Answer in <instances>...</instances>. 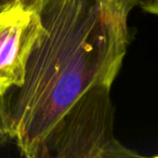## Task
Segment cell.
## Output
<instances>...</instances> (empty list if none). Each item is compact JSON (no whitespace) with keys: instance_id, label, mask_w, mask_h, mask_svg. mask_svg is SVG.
<instances>
[{"instance_id":"6da1fadb","label":"cell","mask_w":158,"mask_h":158,"mask_svg":"<svg viewBox=\"0 0 158 158\" xmlns=\"http://www.w3.org/2000/svg\"><path fill=\"white\" fill-rule=\"evenodd\" d=\"M39 15L24 81L7 98L11 142L27 158L139 157L115 138L110 99L127 23L100 0H42Z\"/></svg>"},{"instance_id":"7a4b0ae2","label":"cell","mask_w":158,"mask_h":158,"mask_svg":"<svg viewBox=\"0 0 158 158\" xmlns=\"http://www.w3.org/2000/svg\"><path fill=\"white\" fill-rule=\"evenodd\" d=\"M39 12L14 1L0 10V100L24 81L27 61L41 31Z\"/></svg>"},{"instance_id":"3957f363","label":"cell","mask_w":158,"mask_h":158,"mask_svg":"<svg viewBox=\"0 0 158 158\" xmlns=\"http://www.w3.org/2000/svg\"><path fill=\"white\" fill-rule=\"evenodd\" d=\"M101 5L108 12L123 22H128L130 12L138 7V0H100Z\"/></svg>"},{"instance_id":"277c9868","label":"cell","mask_w":158,"mask_h":158,"mask_svg":"<svg viewBox=\"0 0 158 158\" xmlns=\"http://www.w3.org/2000/svg\"><path fill=\"white\" fill-rule=\"evenodd\" d=\"M138 7L146 13L158 16V0H138Z\"/></svg>"},{"instance_id":"5b68a950","label":"cell","mask_w":158,"mask_h":158,"mask_svg":"<svg viewBox=\"0 0 158 158\" xmlns=\"http://www.w3.org/2000/svg\"><path fill=\"white\" fill-rule=\"evenodd\" d=\"M10 3L14 2V1H18V2L22 3L23 6L29 8V9L36 10V11L39 12L40 7L42 5V0H9Z\"/></svg>"},{"instance_id":"8992f818","label":"cell","mask_w":158,"mask_h":158,"mask_svg":"<svg viewBox=\"0 0 158 158\" xmlns=\"http://www.w3.org/2000/svg\"><path fill=\"white\" fill-rule=\"evenodd\" d=\"M3 114H5V101H1V100H0V126L2 123Z\"/></svg>"},{"instance_id":"52a82bcc","label":"cell","mask_w":158,"mask_h":158,"mask_svg":"<svg viewBox=\"0 0 158 158\" xmlns=\"http://www.w3.org/2000/svg\"><path fill=\"white\" fill-rule=\"evenodd\" d=\"M9 3H10L9 0H0V10L3 9L5 7H7Z\"/></svg>"}]
</instances>
